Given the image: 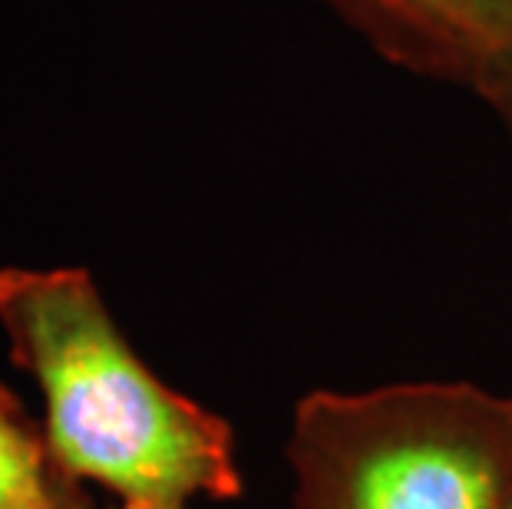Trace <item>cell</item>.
Masks as SVG:
<instances>
[{"mask_svg": "<svg viewBox=\"0 0 512 509\" xmlns=\"http://www.w3.org/2000/svg\"><path fill=\"white\" fill-rule=\"evenodd\" d=\"M354 7L387 50L479 93L512 57V0H354Z\"/></svg>", "mask_w": 512, "mask_h": 509, "instance_id": "cell-3", "label": "cell"}, {"mask_svg": "<svg viewBox=\"0 0 512 509\" xmlns=\"http://www.w3.org/2000/svg\"><path fill=\"white\" fill-rule=\"evenodd\" d=\"M483 96H489L496 110L503 113L506 126H509V139H512V57H509L506 67L496 73V80L486 86V93H483Z\"/></svg>", "mask_w": 512, "mask_h": 509, "instance_id": "cell-5", "label": "cell"}, {"mask_svg": "<svg viewBox=\"0 0 512 509\" xmlns=\"http://www.w3.org/2000/svg\"><path fill=\"white\" fill-rule=\"evenodd\" d=\"M503 509H512V490H509V496H506V503H503Z\"/></svg>", "mask_w": 512, "mask_h": 509, "instance_id": "cell-7", "label": "cell"}, {"mask_svg": "<svg viewBox=\"0 0 512 509\" xmlns=\"http://www.w3.org/2000/svg\"><path fill=\"white\" fill-rule=\"evenodd\" d=\"M113 509H172V506H113Z\"/></svg>", "mask_w": 512, "mask_h": 509, "instance_id": "cell-6", "label": "cell"}, {"mask_svg": "<svg viewBox=\"0 0 512 509\" xmlns=\"http://www.w3.org/2000/svg\"><path fill=\"white\" fill-rule=\"evenodd\" d=\"M0 334L47 407L50 453L116 506L238 500L245 490L225 417L169 387L136 354L90 268H0Z\"/></svg>", "mask_w": 512, "mask_h": 509, "instance_id": "cell-1", "label": "cell"}, {"mask_svg": "<svg viewBox=\"0 0 512 509\" xmlns=\"http://www.w3.org/2000/svg\"><path fill=\"white\" fill-rule=\"evenodd\" d=\"M0 509H93L90 493L50 453L7 384H0Z\"/></svg>", "mask_w": 512, "mask_h": 509, "instance_id": "cell-4", "label": "cell"}, {"mask_svg": "<svg viewBox=\"0 0 512 509\" xmlns=\"http://www.w3.org/2000/svg\"><path fill=\"white\" fill-rule=\"evenodd\" d=\"M294 509H503L512 397L466 381L311 391L288 433Z\"/></svg>", "mask_w": 512, "mask_h": 509, "instance_id": "cell-2", "label": "cell"}]
</instances>
